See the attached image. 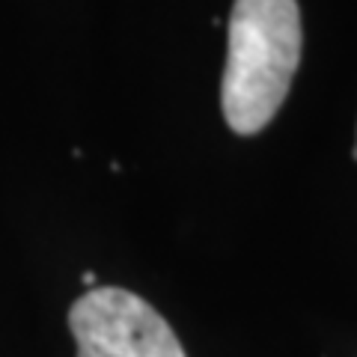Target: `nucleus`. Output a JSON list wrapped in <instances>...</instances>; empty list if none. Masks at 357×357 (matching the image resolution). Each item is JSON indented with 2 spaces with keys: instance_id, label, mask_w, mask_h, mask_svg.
I'll use <instances>...</instances> for the list:
<instances>
[{
  "instance_id": "obj_2",
  "label": "nucleus",
  "mask_w": 357,
  "mask_h": 357,
  "mask_svg": "<svg viewBox=\"0 0 357 357\" xmlns=\"http://www.w3.org/2000/svg\"><path fill=\"white\" fill-rule=\"evenodd\" d=\"M69 328L77 357H185L161 312L119 286H96L77 298Z\"/></svg>"
},
{
  "instance_id": "obj_3",
  "label": "nucleus",
  "mask_w": 357,
  "mask_h": 357,
  "mask_svg": "<svg viewBox=\"0 0 357 357\" xmlns=\"http://www.w3.org/2000/svg\"><path fill=\"white\" fill-rule=\"evenodd\" d=\"M84 283H86V286H93V283H96V274H93V271H86V274H84Z\"/></svg>"
},
{
  "instance_id": "obj_1",
  "label": "nucleus",
  "mask_w": 357,
  "mask_h": 357,
  "mask_svg": "<svg viewBox=\"0 0 357 357\" xmlns=\"http://www.w3.org/2000/svg\"><path fill=\"white\" fill-rule=\"evenodd\" d=\"M298 0H236L220 81L223 119L236 134L262 131L289 96L301 63Z\"/></svg>"
},
{
  "instance_id": "obj_4",
  "label": "nucleus",
  "mask_w": 357,
  "mask_h": 357,
  "mask_svg": "<svg viewBox=\"0 0 357 357\" xmlns=\"http://www.w3.org/2000/svg\"><path fill=\"white\" fill-rule=\"evenodd\" d=\"M354 158H357V146H354Z\"/></svg>"
}]
</instances>
